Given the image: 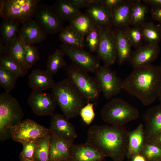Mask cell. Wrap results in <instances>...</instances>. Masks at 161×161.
I'll use <instances>...</instances> for the list:
<instances>
[{"mask_svg": "<svg viewBox=\"0 0 161 161\" xmlns=\"http://www.w3.org/2000/svg\"><path fill=\"white\" fill-rule=\"evenodd\" d=\"M24 59L26 64L30 69L40 59L37 47L34 45H28L24 54Z\"/></svg>", "mask_w": 161, "mask_h": 161, "instance_id": "74e56055", "label": "cell"}, {"mask_svg": "<svg viewBox=\"0 0 161 161\" xmlns=\"http://www.w3.org/2000/svg\"><path fill=\"white\" fill-rule=\"evenodd\" d=\"M143 41L146 44H157L161 40V31L158 25L145 22L141 26Z\"/></svg>", "mask_w": 161, "mask_h": 161, "instance_id": "4dcf8cb0", "label": "cell"}, {"mask_svg": "<svg viewBox=\"0 0 161 161\" xmlns=\"http://www.w3.org/2000/svg\"><path fill=\"white\" fill-rule=\"evenodd\" d=\"M81 9L95 4H102V0H72Z\"/></svg>", "mask_w": 161, "mask_h": 161, "instance_id": "b9f144b4", "label": "cell"}, {"mask_svg": "<svg viewBox=\"0 0 161 161\" xmlns=\"http://www.w3.org/2000/svg\"><path fill=\"white\" fill-rule=\"evenodd\" d=\"M86 13L94 24L101 28H113L111 12L102 4H95L86 8Z\"/></svg>", "mask_w": 161, "mask_h": 161, "instance_id": "ffe728a7", "label": "cell"}, {"mask_svg": "<svg viewBox=\"0 0 161 161\" xmlns=\"http://www.w3.org/2000/svg\"><path fill=\"white\" fill-rule=\"evenodd\" d=\"M146 143H152L161 147V134L151 141Z\"/></svg>", "mask_w": 161, "mask_h": 161, "instance_id": "bcb514c9", "label": "cell"}, {"mask_svg": "<svg viewBox=\"0 0 161 161\" xmlns=\"http://www.w3.org/2000/svg\"><path fill=\"white\" fill-rule=\"evenodd\" d=\"M73 142L50 134L49 161L69 160V151Z\"/></svg>", "mask_w": 161, "mask_h": 161, "instance_id": "d6986e66", "label": "cell"}, {"mask_svg": "<svg viewBox=\"0 0 161 161\" xmlns=\"http://www.w3.org/2000/svg\"><path fill=\"white\" fill-rule=\"evenodd\" d=\"M142 2L147 5L161 8V0H143Z\"/></svg>", "mask_w": 161, "mask_h": 161, "instance_id": "f6af8a7d", "label": "cell"}, {"mask_svg": "<svg viewBox=\"0 0 161 161\" xmlns=\"http://www.w3.org/2000/svg\"><path fill=\"white\" fill-rule=\"evenodd\" d=\"M133 161H145V160L143 156L140 155H137L134 157Z\"/></svg>", "mask_w": 161, "mask_h": 161, "instance_id": "c3c4849f", "label": "cell"}, {"mask_svg": "<svg viewBox=\"0 0 161 161\" xmlns=\"http://www.w3.org/2000/svg\"><path fill=\"white\" fill-rule=\"evenodd\" d=\"M67 78L89 102L97 99L101 92L95 78L91 76L88 72L71 64L66 67Z\"/></svg>", "mask_w": 161, "mask_h": 161, "instance_id": "52a82bcc", "label": "cell"}, {"mask_svg": "<svg viewBox=\"0 0 161 161\" xmlns=\"http://www.w3.org/2000/svg\"><path fill=\"white\" fill-rule=\"evenodd\" d=\"M160 52L158 44H146L133 52L129 61L133 69L151 64L157 58Z\"/></svg>", "mask_w": 161, "mask_h": 161, "instance_id": "9a60e30c", "label": "cell"}, {"mask_svg": "<svg viewBox=\"0 0 161 161\" xmlns=\"http://www.w3.org/2000/svg\"><path fill=\"white\" fill-rule=\"evenodd\" d=\"M69 161L68 160H62V161Z\"/></svg>", "mask_w": 161, "mask_h": 161, "instance_id": "f5cc1de1", "label": "cell"}, {"mask_svg": "<svg viewBox=\"0 0 161 161\" xmlns=\"http://www.w3.org/2000/svg\"><path fill=\"white\" fill-rule=\"evenodd\" d=\"M50 7L62 21H70L82 13L80 9L72 0H58Z\"/></svg>", "mask_w": 161, "mask_h": 161, "instance_id": "7402d4cb", "label": "cell"}, {"mask_svg": "<svg viewBox=\"0 0 161 161\" xmlns=\"http://www.w3.org/2000/svg\"><path fill=\"white\" fill-rule=\"evenodd\" d=\"M134 0H123L111 11L113 27L125 28L129 26L131 12Z\"/></svg>", "mask_w": 161, "mask_h": 161, "instance_id": "cb8c5ba5", "label": "cell"}, {"mask_svg": "<svg viewBox=\"0 0 161 161\" xmlns=\"http://www.w3.org/2000/svg\"><path fill=\"white\" fill-rule=\"evenodd\" d=\"M51 92L55 98L57 104L67 119L79 115L80 110L84 106L85 99L68 78L56 83Z\"/></svg>", "mask_w": 161, "mask_h": 161, "instance_id": "3957f363", "label": "cell"}, {"mask_svg": "<svg viewBox=\"0 0 161 161\" xmlns=\"http://www.w3.org/2000/svg\"><path fill=\"white\" fill-rule=\"evenodd\" d=\"M6 49V46L4 44L1 39H0V56L3 55Z\"/></svg>", "mask_w": 161, "mask_h": 161, "instance_id": "7dc6e473", "label": "cell"}, {"mask_svg": "<svg viewBox=\"0 0 161 161\" xmlns=\"http://www.w3.org/2000/svg\"><path fill=\"white\" fill-rule=\"evenodd\" d=\"M126 35L136 49L143 45V36L141 26H129L125 28Z\"/></svg>", "mask_w": 161, "mask_h": 161, "instance_id": "d590c367", "label": "cell"}, {"mask_svg": "<svg viewBox=\"0 0 161 161\" xmlns=\"http://www.w3.org/2000/svg\"><path fill=\"white\" fill-rule=\"evenodd\" d=\"M158 25L161 31V23H159V24Z\"/></svg>", "mask_w": 161, "mask_h": 161, "instance_id": "816d5d0a", "label": "cell"}, {"mask_svg": "<svg viewBox=\"0 0 161 161\" xmlns=\"http://www.w3.org/2000/svg\"><path fill=\"white\" fill-rule=\"evenodd\" d=\"M64 55L61 48L57 49L52 54L48 57L46 70L52 75L56 74L60 69L66 66L64 58Z\"/></svg>", "mask_w": 161, "mask_h": 161, "instance_id": "d6a6232c", "label": "cell"}, {"mask_svg": "<svg viewBox=\"0 0 161 161\" xmlns=\"http://www.w3.org/2000/svg\"><path fill=\"white\" fill-rule=\"evenodd\" d=\"M145 117V142H149L161 134V104L148 109Z\"/></svg>", "mask_w": 161, "mask_h": 161, "instance_id": "2e32d148", "label": "cell"}, {"mask_svg": "<svg viewBox=\"0 0 161 161\" xmlns=\"http://www.w3.org/2000/svg\"><path fill=\"white\" fill-rule=\"evenodd\" d=\"M40 0H1L0 16L20 24L32 19Z\"/></svg>", "mask_w": 161, "mask_h": 161, "instance_id": "8992f818", "label": "cell"}, {"mask_svg": "<svg viewBox=\"0 0 161 161\" xmlns=\"http://www.w3.org/2000/svg\"><path fill=\"white\" fill-rule=\"evenodd\" d=\"M129 133L123 126L93 125L87 131L86 143L114 161H121L128 152Z\"/></svg>", "mask_w": 161, "mask_h": 161, "instance_id": "6da1fadb", "label": "cell"}, {"mask_svg": "<svg viewBox=\"0 0 161 161\" xmlns=\"http://www.w3.org/2000/svg\"><path fill=\"white\" fill-rule=\"evenodd\" d=\"M28 103L34 113L38 116L51 115L54 114L57 102L52 94L33 91Z\"/></svg>", "mask_w": 161, "mask_h": 161, "instance_id": "4fadbf2b", "label": "cell"}, {"mask_svg": "<svg viewBox=\"0 0 161 161\" xmlns=\"http://www.w3.org/2000/svg\"><path fill=\"white\" fill-rule=\"evenodd\" d=\"M125 28H113L116 38L117 62L120 65L126 61H129L133 52L132 46L126 35Z\"/></svg>", "mask_w": 161, "mask_h": 161, "instance_id": "44dd1931", "label": "cell"}, {"mask_svg": "<svg viewBox=\"0 0 161 161\" xmlns=\"http://www.w3.org/2000/svg\"><path fill=\"white\" fill-rule=\"evenodd\" d=\"M97 57L104 65L110 66L117 59L116 38L113 28H101L100 41L97 52Z\"/></svg>", "mask_w": 161, "mask_h": 161, "instance_id": "7c38bea8", "label": "cell"}, {"mask_svg": "<svg viewBox=\"0 0 161 161\" xmlns=\"http://www.w3.org/2000/svg\"><path fill=\"white\" fill-rule=\"evenodd\" d=\"M148 10V7L143 4L141 0H134L131 10L130 25L141 26L145 22L146 15Z\"/></svg>", "mask_w": 161, "mask_h": 161, "instance_id": "f1b7e54d", "label": "cell"}, {"mask_svg": "<svg viewBox=\"0 0 161 161\" xmlns=\"http://www.w3.org/2000/svg\"><path fill=\"white\" fill-rule=\"evenodd\" d=\"M94 103L88 102L81 109L79 114L84 122L87 125L90 124L94 120L95 114L93 106Z\"/></svg>", "mask_w": 161, "mask_h": 161, "instance_id": "ab89813d", "label": "cell"}, {"mask_svg": "<svg viewBox=\"0 0 161 161\" xmlns=\"http://www.w3.org/2000/svg\"><path fill=\"white\" fill-rule=\"evenodd\" d=\"M123 0H102V4L107 9L111 11L116 7Z\"/></svg>", "mask_w": 161, "mask_h": 161, "instance_id": "7bdbcfd3", "label": "cell"}, {"mask_svg": "<svg viewBox=\"0 0 161 161\" xmlns=\"http://www.w3.org/2000/svg\"><path fill=\"white\" fill-rule=\"evenodd\" d=\"M150 11L152 18L161 23V8L151 7Z\"/></svg>", "mask_w": 161, "mask_h": 161, "instance_id": "ee69618b", "label": "cell"}, {"mask_svg": "<svg viewBox=\"0 0 161 161\" xmlns=\"http://www.w3.org/2000/svg\"><path fill=\"white\" fill-rule=\"evenodd\" d=\"M0 66L13 72L18 77L25 76L27 72L16 62L6 55L0 56Z\"/></svg>", "mask_w": 161, "mask_h": 161, "instance_id": "8d00e7d4", "label": "cell"}, {"mask_svg": "<svg viewBox=\"0 0 161 161\" xmlns=\"http://www.w3.org/2000/svg\"><path fill=\"white\" fill-rule=\"evenodd\" d=\"M20 24L7 18H3L0 26L1 39L6 46L11 45L18 35Z\"/></svg>", "mask_w": 161, "mask_h": 161, "instance_id": "484cf974", "label": "cell"}, {"mask_svg": "<svg viewBox=\"0 0 161 161\" xmlns=\"http://www.w3.org/2000/svg\"><path fill=\"white\" fill-rule=\"evenodd\" d=\"M145 142L144 130L141 124L129 133L128 153L131 155L138 154L142 150Z\"/></svg>", "mask_w": 161, "mask_h": 161, "instance_id": "83f0119b", "label": "cell"}, {"mask_svg": "<svg viewBox=\"0 0 161 161\" xmlns=\"http://www.w3.org/2000/svg\"><path fill=\"white\" fill-rule=\"evenodd\" d=\"M18 76L13 72L0 66V86L10 93L14 88Z\"/></svg>", "mask_w": 161, "mask_h": 161, "instance_id": "836d02e7", "label": "cell"}, {"mask_svg": "<svg viewBox=\"0 0 161 161\" xmlns=\"http://www.w3.org/2000/svg\"><path fill=\"white\" fill-rule=\"evenodd\" d=\"M160 68L161 69V64L160 65Z\"/></svg>", "mask_w": 161, "mask_h": 161, "instance_id": "db71d44e", "label": "cell"}, {"mask_svg": "<svg viewBox=\"0 0 161 161\" xmlns=\"http://www.w3.org/2000/svg\"><path fill=\"white\" fill-rule=\"evenodd\" d=\"M69 22V25L84 38L95 25L91 18L86 13H82Z\"/></svg>", "mask_w": 161, "mask_h": 161, "instance_id": "f546056e", "label": "cell"}, {"mask_svg": "<svg viewBox=\"0 0 161 161\" xmlns=\"http://www.w3.org/2000/svg\"><path fill=\"white\" fill-rule=\"evenodd\" d=\"M101 92L108 100L118 94L122 89L123 81L110 66H100L94 72Z\"/></svg>", "mask_w": 161, "mask_h": 161, "instance_id": "ba28073f", "label": "cell"}, {"mask_svg": "<svg viewBox=\"0 0 161 161\" xmlns=\"http://www.w3.org/2000/svg\"><path fill=\"white\" fill-rule=\"evenodd\" d=\"M20 161H34L33 160L24 158L21 156H19Z\"/></svg>", "mask_w": 161, "mask_h": 161, "instance_id": "681fc988", "label": "cell"}, {"mask_svg": "<svg viewBox=\"0 0 161 161\" xmlns=\"http://www.w3.org/2000/svg\"><path fill=\"white\" fill-rule=\"evenodd\" d=\"M47 34L35 19H32L21 24L18 35L28 46H32L44 41Z\"/></svg>", "mask_w": 161, "mask_h": 161, "instance_id": "e0dca14e", "label": "cell"}, {"mask_svg": "<svg viewBox=\"0 0 161 161\" xmlns=\"http://www.w3.org/2000/svg\"><path fill=\"white\" fill-rule=\"evenodd\" d=\"M101 29L95 24L85 36L86 47L91 52L97 51L100 41Z\"/></svg>", "mask_w": 161, "mask_h": 161, "instance_id": "e575fe53", "label": "cell"}, {"mask_svg": "<svg viewBox=\"0 0 161 161\" xmlns=\"http://www.w3.org/2000/svg\"><path fill=\"white\" fill-rule=\"evenodd\" d=\"M61 48L73 64L87 72L94 73L100 66L99 58L81 49L63 43Z\"/></svg>", "mask_w": 161, "mask_h": 161, "instance_id": "30bf717a", "label": "cell"}, {"mask_svg": "<svg viewBox=\"0 0 161 161\" xmlns=\"http://www.w3.org/2000/svg\"><path fill=\"white\" fill-rule=\"evenodd\" d=\"M35 20L47 34L59 33L63 28V21L53 12L50 7L40 3L36 10Z\"/></svg>", "mask_w": 161, "mask_h": 161, "instance_id": "8fae6325", "label": "cell"}, {"mask_svg": "<svg viewBox=\"0 0 161 161\" xmlns=\"http://www.w3.org/2000/svg\"><path fill=\"white\" fill-rule=\"evenodd\" d=\"M27 46L21 37L18 35L11 45L6 46L3 55H7L12 58L23 69L28 72L30 69L26 64L24 59V54Z\"/></svg>", "mask_w": 161, "mask_h": 161, "instance_id": "d4e9b609", "label": "cell"}, {"mask_svg": "<svg viewBox=\"0 0 161 161\" xmlns=\"http://www.w3.org/2000/svg\"><path fill=\"white\" fill-rule=\"evenodd\" d=\"M59 38L63 43L74 47L83 49L85 45L84 37L70 25L63 28Z\"/></svg>", "mask_w": 161, "mask_h": 161, "instance_id": "4316f807", "label": "cell"}, {"mask_svg": "<svg viewBox=\"0 0 161 161\" xmlns=\"http://www.w3.org/2000/svg\"><path fill=\"white\" fill-rule=\"evenodd\" d=\"M161 88V69L152 64L133 69L123 81L122 89L138 98L145 106L158 98Z\"/></svg>", "mask_w": 161, "mask_h": 161, "instance_id": "7a4b0ae2", "label": "cell"}, {"mask_svg": "<svg viewBox=\"0 0 161 161\" xmlns=\"http://www.w3.org/2000/svg\"><path fill=\"white\" fill-rule=\"evenodd\" d=\"M69 161H102L106 156L93 146L85 143L72 144Z\"/></svg>", "mask_w": 161, "mask_h": 161, "instance_id": "ac0fdd59", "label": "cell"}, {"mask_svg": "<svg viewBox=\"0 0 161 161\" xmlns=\"http://www.w3.org/2000/svg\"><path fill=\"white\" fill-rule=\"evenodd\" d=\"M142 150L148 159L161 157V147L151 143H144Z\"/></svg>", "mask_w": 161, "mask_h": 161, "instance_id": "f35d334b", "label": "cell"}, {"mask_svg": "<svg viewBox=\"0 0 161 161\" xmlns=\"http://www.w3.org/2000/svg\"><path fill=\"white\" fill-rule=\"evenodd\" d=\"M24 114L18 100L9 93L0 94V140L11 138V129L22 121Z\"/></svg>", "mask_w": 161, "mask_h": 161, "instance_id": "277c9868", "label": "cell"}, {"mask_svg": "<svg viewBox=\"0 0 161 161\" xmlns=\"http://www.w3.org/2000/svg\"><path fill=\"white\" fill-rule=\"evenodd\" d=\"M48 129L50 134L68 140L74 141L78 135L73 125L63 115L55 113L51 116Z\"/></svg>", "mask_w": 161, "mask_h": 161, "instance_id": "5bb4252c", "label": "cell"}, {"mask_svg": "<svg viewBox=\"0 0 161 161\" xmlns=\"http://www.w3.org/2000/svg\"><path fill=\"white\" fill-rule=\"evenodd\" d=\"M11 134V138L13 141L22 144L50 134L48 129L29 119L22 121L13 128Z\"/></svg>", "mask_w": 161, "mask_h": 161, "instance_id": "9c48e42d", "label": "cell"}, {"mask_svg": "<svg viewBox=\"0 0 161 161\" xmlns=\"http://www.w3.org/2000/svg\"><path fill=\"white\" fill-rule=\"evenodd\" d=\"M139 114L137 108L120 98L112 99L100 112L101 118L104 122L112 126L121 127L137 119Z\"/></svg>", "mask_w": 161, "mask_h": 161, "instance_id": "5b68a950", "label": "cell"}, {"mask_svg": "<svg viewBox=\"0 0 161 161\" xmlns=\"http://www.w3.org/2000/svg\"><path fill=\"white\" fill-rule=\"evenodd\" d=\"M36 140H31L23 143L22 144L23 149L19 156L24 158L33 160V155L36 145Z\"/></svg>", "mask_w": 161, "mask_h": 161, "instance_id": "60d3db41", "label": "cell"}, {"mask_svg": "<svg viewBox=\"0 0 161 161\" xmlns=\"http://www.w3.org/2000/svg\"><path fill=\"white\" fill-rule=\"evenodd\" d=\"M50 135L40 137L36 140L32 157L34 161H49Z\"/></svg>", "mask_w": 161, "mask_h": 161, "instance_id": "1f68e13d", "label": "cell"}, {"mask_svg": "<svg viewBox=\"0 0 161 161\" xmlns=\"http://www.w3.org/2000/svg\"><path fill=\"white\" fill-rule=\"evenodd\" d=\"M158 98L160 102V103L161 104V88L160 89L159 95L158 96Z\"/></svg>", "mask_w": 161, "mask_h": 161, "instance_id": "f907efd6", "label": "cell"}, {"mask_svg": "<svg viewBox=\"0 0 161 161\" xmlns=\"http://www.w3.org/2000/svg\"><path fill=\"white\" fill-rule=\"evenodd\" d=\"M55 83L52 75L46 70L35 69L28 76V85L33 91H42L52 89Z\"/></svg>", "mask_w": 161, "mask_h": 161, "instance_id": "603a6c76", "label": "cell"}]
</instances>
